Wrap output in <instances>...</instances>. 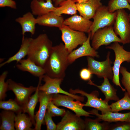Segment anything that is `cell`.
<instances>
[{
  "label": "cell",
  "mask_w": 130,
  "mask_h": 130,
  "mask_svg": "<svg viewBox=\"0 0 130 130\" xmlns=\"http://www.w3.org/2000/svg\"><path fill=\"white\" fill-rule=\"evenodd\" d=\"M77 3H81L86 1L89 0H71Z\"/></svg>",
  "instance_id": "41"
},
{
  "label": "cell",
  "mask_w": 130,
  "mask_h": 130,
  "mask_svg": "<svg viewBox=\"0 0 130 130\" xmlns=\"http://www.w3.org/2000/svg\"><path fill=\"white\" fill-rule=\"evenodd\" d=\"M85 121L80 117L67 110L57 125L56 130H83L85 129Z\"/></svg>",
  "instance_id": "13"
},
{
  "label": "cell",
  "mask_w": 130,
  "mask_h": 130,
  "mask_svg": "<svg viewBox=\"0 0 130 130\" xmlns=\"http://www.w3.org/2000/svg\"><path fill=\"white\" fill-rule=\"evenodd\" d=\"M101 0H89L76 4L80 15L88 20L92 18L98 9L102 5Z\"/></svg>",
  "instance_id": "17"
},
{
  "label": "cell",
  "mask_w": 130,
  "mask_h": 130,
  "mask_svg": "<svg viewBox=\"0 0 130 130\" xmlns=\"http://www.w3.org/2000/svg\"><path fill=\"white\" fill-rule=\"evenodd\" d=\"M59 6L56 7L52 12L56 14L61 16L62 14L73 15L77 13V9L76 4L71 0H67L62 3Z\"/></svg>",
  "instance_id": "28"
},
{
  "label": "cell",
  "mask_w": 130,
  "mask_h": 130,
  "mask_svg": "<svg viewBox=\"0 0 130 130\" xmlns=\"http://www.w3.org/2000/svg\"><path fill=\"white\" fill-rule=\"evenodd\" d=\"M0 108L11 111L17 114L23 112V108L14 99H10L6 101H0Z\"/></svg>",
  "instance_id": "30"
},
{
  "label": "cell",
  "mask_w": 130,
  "mask_h": 130,
  "mask_svg": "<svg viewBox=\"0 0 130 130\" xmlns=\"http://www.w3.org/2000/svg\"><path fill=\"white\" fill-rule=\"evenodd\" d=\"M69 92L72 94H79L86 97L87 98V101L85 104H84V106L95 108L97 110L100 111L102 114L111 112L108 102L98 98V92L97 91H94L89 94L78 89L73 90L70 89Z\"/></svg>",
  "instance_id": "12"
},
{
  "label": "cell",
  "mask_w": 130,
  "mask_h": 130,
  "mask_svg": "<svg viewBox=\"0 0 130 130\" xmlns=\"http://www.w3.org/2000/svg\"><path fill=\"white\" fill-rule=\"evenodd\" d=\"M20 70L28 72L33 76L39 78L46 74L45 68L36 64L29 58L22 59L16 65Z\"/></svg>",
  "instance_id": "19"
},
{
  "label": "cell",
  "mask_w": 130,
  "mask_h": 130,
  "mask_svg": "<svg viewBox=\"0 0 130 130\" xmlns=\"http://www.w3.org/2000/svg\"><path fill=\"white\" fill-rule=\"evenodd\" d=\"M91 33H88V38L86 41L78 49L74 50L69 53L68 57L69 63L70 64L77 59L85 56L99 58L98 53L95 50L90 44Z\"/></svg>",
  "instance_id": "14"
},
{
  "label": "cell",
  "mask_w": 130,
  "mask_h": 130,
  "mask_svg": "<svg viewBox=\"0 0 130 130\" xmlns=\"http://www.w3.org/2000/svg\"><path fill=\"white\" fill-rule=\"evenodd\" d=\"M98 120L86 119L85 120V129L88 130H105L107 127L104 124L100 123Z\"/></svg>",
  "instance_id": "32"
},
{
  "label": "cell",
  "mask_w": 130,
  "mask_h": 130,
  "mask_svg": "<svg viewBox=\"0 0 130 130\" xmlns=\"http://www.w3.org/2000/svg\"><path fill=\"white\" fill-rule=\"evenodd\" d=\"M52 116L47 110L46 112L44 118L47 130H56L57 125L54 123L52 119Z\"/></svg>",
  "instance_id": "36"
},
{
  "label": "cell",
  "mask_w": 130,
  "mask_h": 130,
  "mask_svg": "<svg viewBox=\"0 0 130 130\" xmlns=\"http://www.w3.org/2000/svg\"><path fill=\"white\" fill-rule=\"evenodd\" d=\"M47 110L50 113L52 117L59 116L63 117L66 112L65 109L58 108L51 101H50L48 104Z\"/></svg>",
  "instance_id": "35"
},
{
  "label": "cell",
  "mask_w": 130,
  "mask_h": 130,
  "mask_svg": "<svg viewBox=\"0 0 130 130\" xmlns=\"http://www.w3.org/2000/svg\"><path fill=\"white\" fill-rule=\"evenodd\" d=\"M63 79L51 77L46 74L44 75L42 80L44 82L43 85H40L39 91H43L48 94H62L73 98L76 100L83 101V97L71 94L63 90L60 85Z\"/></svg>",
  "instance_id": "10"
},
{
  "label": "cell",
  "mask_w": 130,
  "mask_h": 130,
  "mask_svg": "<svg viewBox=\"0 0 130 130\" xmlns=\"http://www.w3.org/2000/svg\"><path fill=\"white\" fill-rule=\"evenodd\" d=\"M104 78L103 82L100 85L95 84L91 80L89 81L88 84L96 86L105 95V98L104 100L106 102H108L110 100L116 101L119 100V98L117 94V90L110 84L108 78Z\"/></svg>",
  "instance_id": "23"
},
{
  "label": "cell",
  "mask_w": 130,
  "mask_h": 130,
  "mask_svg": "<svg viewBox=\"0 0 130 130\" xmlns=\"http://www.w3.org/2000/svg\"><path fill=\"white\" fill-rule=\"evenodd\" d=\"M8 72L7 71L4 72L0 76V101L5 100L6 95V92L8 91V84L5 79L7 76Z\"/></svg>",
  "instance_id": "33"
},
{
  "label": "cell",
  "mask_w": 130,
  "mask_h": 130,
  "mask_svg": "<svg viewBox=\"0 0 130 130\" xmlns=\"http://www.w3.org/2000/svg\"><path fill=\"white\" fill-rule=\"evenodd\" d=\"M30 7L33 15L40 16L54 11L56 7L52 3V0H32Z\"/></svg>",
  "instance_id": "20"
},
{
  "label": "cell",
  "mask_w": 130,
  "mask_h": 130,
  "mask_svg": "<svg viewBox=\"0 0 130 130\" xmlns=\"http://www.w3.org/2000/svg\"><path fill=\"white\" fill-rule=\"evenodd\" d=\"M67 0H56L55 1V5L56 6H58L62 2Z\"/></svg>",
  "instance_id": "40"
},
{
  "label": "cell",
  "mask_w": 130,
  "mask_h": 130,
  "mask_svg": "<svg viewBox=\"0 0 130 130\" xmlns=\"http://www.w3.org/2000/svg\"><path fill=\"white\" fill-rule=\"evenodd\" d=\"M31 12H28L24 14L22 16L19 17L15 20L20 25L22 29V38H24L26 32L34 35L35 31V26L37 24L36 18Z\"/></svg>",
  "instance_id": "18"
},
{
  "label": "cell",
  "mask_w": 130,
  "mask_h": 130,
  "mask_svg": "<svg viewBox=\"0 0 130 130\" xmlns=\"http://www.w3.org/2000/svg\"><path fill=\"white\" fill-rule=\"evenodd\" d=\"M90 112L92 114L96 116L98 120L109 122L125 121L130 122V112L122 113L109 112L104 114H100L96 110H93Z\"/></svg>",
  "instance_id": "22"
},
{
  "label": "cell",
  "mask_w": 130,
  "mask_h": 130,
  "mask_svg": "<svg viewBox=\"0 0 130 130\" xmlns=\"http://www.w3.org/2000/svg\"><path fill=\"white\" fill-rule=\"evenodd\" d=\"M33 124L31 118L23 112L19 113L16 115L15 119V128L16 130H32Z\"/></svg>",
  "instance_id": "27"
},
{
  "label": "cell",
  "mask_w": 130,
  "mask_h": 130,
  "mask_svg": "<svg viewBox=\"0 0 130 130\" xmlns=\"http://www.w3.org/2000/svg\"><path fill=\"white\" fill-rule=\"evenodd\" d=\"M117 42H114L110 46L106 47L107 49L113 50L115 53V59L112 67L113 76L112 79L113 83L120 87L122 91H125L126 89L123 88L120 83L119 78V70L121 64L126 61L130 62V51H128L124 49Z\"/></svg>",
  "instance_id": "3"
},
{
  "label": "cell",
  "mask_w": 130,
  "mask_h": 130,
  "mask_svg": "<svg viewBox=\"0 0 130 130\" xmlns=\"http://www.w3.org/2000/svg\"><path fill=\"white\" fill-rule=\"evenodd\" d=\"M117 15L114 23L116 34L120 36L123 44L130 43V19L129 14L124 9L116 11Z\"/></svg>",
  "instance_id": "4"
},
{
  "label": "cell",
  "mask_w": 130,
  "mask_h": 130,
  "mask_svg": "<svg viewBox=\"0 0 130 130\" xmlns=\"http://www.w3.org/2000/svg\"><path fill=\"white\" fill-rule=\"evenodd\" d=\"M91 39V46L96 51L103 45L107 46L115 42L121 43V40L115 33L112 26L98 29Z\"/></svg>",
  "instance_id": "9"
},
{
  "label": "cell",
  "mask_w": 130,
  "mask_h": 130,
  "mask_svg": "<svg viewBox=\"0 0 130 130\" xmlns=\"http://www.w3.org/2000/svg\"><path fill=\"white\" fill-rule=\"evenodd\" d=\"M113 130H130V124H121L113 128Z\"/></svg>",
  "instance_id": "39"
},
{
  "label": "cell",
  "mask_w": 130,
  "mask_h": 130,
  "mask_svg": "<svg viewBox=\"0 0 130 130\" xmlns=\"http://www.w3.org/2000/svg\"><path fill=\"white\" fill-rule=\"evenodd\" d=\"M74 99L70 96L57 94H52L51 101L57 106H62L68 108L78 116H90L91 113L85 111L83 108L84 104L79 100L75 101Z\"/></svg>",
  "instance_id": "8"
},
{
  "label": "cell",
  "mask_w": 130,
  "mask_h": 130,
  "mask_svg": "<svg viewBox=\"0 0 130 130\" xmlns=\"http://www.w3.org/2000/svg\"><path fill=\"white\" fill-rule=\"evenodd\" d=\"M5 7L16 9H17V5L15 2L13 0H0V7Z\"/></svg>",
  "instance_id": "38"
},
{
  "label": "cell",
  "mask_w": 130,
  "mask_h": 130,
  "mask_svg": "<svg viewBox=\"0 0 130 130\" xmlns=\"http://www.w3.org/2000/svg\"><path fill=\"white\" fill-rule=\"evenodd\" d=\"M128 1L129 3H130V0H128Z\"/></svg>",
  "instance_id": "42"
},
{
  "label": "cell",
  "mask_w": 130,
  "mask_h": 130,
  "mask_svg": "<svg viewBox=\"0 0 130 130\" xmlns=\"http://www.w3.org/2000/svg\"><path fill=\"white\" fill-rule=\"evenodd\" d=\"M37 24L48 27L61 28L64 25V20L61 16L57 15L52 12L43 15L37 16L36 18Z\"/></svg>",
  "instance_id": "21"
},
{
  "label": "cell",
  "mask_w": 130,
  "mask_h": 130,
  "mask_svg": "<svg viewBox=\"0 0 130 130\" xmlns=\"http://www.w3.org/2000/svg\"><path fill=\"white\" fill-rule=\"evenodd\" d=\"M43 76L39 78V81L34 93L31 96L27 103L23 108L24 113H27L31 118L33 125H35L34 110L38 102H39V88Z\"/></svg>",
  "instance_id": "25"
},
{
  "label": "cell",
  "mask_w": 130,
  "mask_h": 130,
  "mask_svg": "<svg viewBox=\"0 0 130 130\" xmlns=\"http://www.w3.org/2000/svg\"><path fill=\"white\" fill-rule=\"evenodd\" d=\"M129 17L130 19V14H129Z\"/></svg>",
  "instance_id": "43"
},
{
  "label": "cell",
  "mask_w": 130,
  "mask_h": 130,
  "mask_svg": "<svg viewBox=\"0 0 130 130\" xmlns=\"http://www.w3.org/2000/svg\"><path fill=\"white\" fill-rule=\"evenodd\" d=\"M6 81L8 84V91H11L14 93L15 95V99L23 108L27 103L31 94L36 91L37 87L31 86L26 87L10 79Z\"/></svg>",
  "instance_id": "11"
},
{
  "label": "cell",
  "mask_w": 130,
  "mask_h": 130,
  "mask_svg": "<svg viewBox=\"0 0 130 130\" xmlns=\"http://www.w3.org/2000/svg\"><path fill=\"white\" fill-rule=\"evenodd\" d=\"M1 123L0 130H15V119L16 115L14 112L4 110L0 114Z\"/></svg>",
  "instance_id": "26"
},
{
  "label": "cell",
  "mask_w": 130,
  "mask_h": 130,
  "mask_svg": "<svg viewBox=\"0 0 130 130\" xmlns=\"http://www.w3.org/2000/svg\"><path fill=\"white\" fill-rule=\"evenodd\" d=\"M117 12H109L107 6L102 5L97 10L93 18V21L89 32L91 33V39L95 32L99 29L112 26L115 22Z\"/></svg>",
  "instance_id": "6"
},
{
  "label": "cell",
  "mask_w": 130,
  "mask_h": 130,
  "mask_svg": "<svg viewBox=\"0 0 130 130\" xmlns=\"http://www.w3.org/2000/svg\"><path fill=\"white\" fill-rule=\"evenodd\" d=\"M32 39V38L25 37L22 38L21 44L18 51L6 61L0 64V67H1L5 65L14 61H16L17 63H19L27 55L29 46Z\"/></svg>",
  "instance_id": "24"
},
{
  "label": "cell",
  "mask_w": 130,
  "mask_h": 130,
  "mask_svg": "<svg viewBox=\"0 0 130 130\" xmlns=\"http://www.w3.org/2000/svg\"><path fill=\"white\" fill-rule=\"evenodd\" d=\"M53 0L54 1H55L56 0Z\"/></svg>",
  "instance_id": "44"
},
{
  "label": "cell",
  "mask_w": 130,
  "mask_h": 130,
  "mask_svg": "<svg viewBox=\"0 0 130 130\" xmlns=\"http://www.w3.org/2000/svg\"><path fill=\"white\" fill-rule=\"evenodd\" d=\"M110 52L108 51L106 60L102 61L95 60L93 57L88 56L87 58L88 68L92 74H94L99 78H107L112 79L113 74L112 62L110 58Z\"/></svg>",
  "instance_id": "7"
},
{
  "label": "cell",
  "mask_w": 130,
  "mask_h": 130,
  "mask_svg": "<svg viewBox=\"0 0 130 130\" xmlns=\"http://www.w3.org/2000/svg\"><path fill=\"white\" fill-rule=\"evenodd\" d=\"M92 22L90 20L76 14L65 20L63 24L73 30L89 33Z\"/></svg>",
  "instance_id": "16"
},
{
  "label": "cell",
  "mask_w": 130,
  "mask_h": 130,
  "mask_svg": "<svg viewBox=\"0 0 130 130\" xmlns=\"http://www.w3.org/2000/svg\"><path fill=\"white\" fill-rule=\"evenodd\" d=\"M92 74L91 72L88 68H82L79 72L80 78L84 81H89L91 80Z\"/></svg>",
  "instance_id": "37"
},
{
  "label": "cell",
  "mask_w": 130,
  "mask_h": 130,
  "mask_svg": "<svg viewBox=\"0 0 130 130\" xmlns=\"http://www.w3.org/2000/svg\"><path fill=\"white\" fill-rule=\"evenodd\" d=\"M52 94H48L39 91V110L35 115V125L34 130H40L44 122V118L49 103L51 100Z\"/></svg>",
  "instance_id": "15"
},
{
  "label": "cell",
  "mask_w": 130,
  "mask_h": 130,
  "mask_svg": "<svg viewBox=\"0 0 130 130\" xmlns=\"http://www.w3.org/2000/svg\"><path fill=\"white\" fill-rule=\"evenodd\" d=\"M119 72L122 76V83L130 97V72L127 71L126 67L123 66L120 67Z\"/></svg>",
  "instance_id": "34"
},
{
  "label": "cell",
  "mask_w": 130,
  "mask_h": 130,
  "mask_svg": "<svg viewBox=\"0 0 130 130\" xmlns=\"http://www.w3.org/2000/svg\"><path fill=\"white\" fill-rule=\"evenodd\" d=\"M61 32V39L69 53L79 45H82L87 40L85 33L73 30L63 25L59 28Z\"/></svg>",
  "instance_id": "5"
},
{
  "label": "cell",
  "mask_w": 130,
  "mask_h": 130,
  "mask_svg": "<svg viewBox=\"0 0 130 130\" xmlns=\"http://www.w3.org/2000/svg\"><path fill=\"white\" fill-rule=\"evenodd\" d=\"M69 53L62 43L53 46L44 67L46 74L52 78L64 79L70 65L68 59Z\"/></svg>",
  "instance_id": "1"
},
{
  "label": "cell",
  "mask_w": 130,
  "mask_h": 130,
  "mask_svg": "<svg viewBox=\"0 0 130 130\" xmlns=\"http://www.w3.org/2000/svg\"><path fill=\"white\" fill-rule=\"evenodd\" d=\"M107 7L111 13L124 9H127L130 11V5L128 0H110Z\"/></svg>",
  "instance_id": "31"
},
{
  "label": "cell",
  "mask_w": 130,
  "mask_h": 130,
  "mask_svg": "<svg viewBox=\"0 0 130 130\" xmlns=\"http://www.w3.org/2000/svg\"><path fill=\"white\" fill-rule=\"evenodd\" d=\"M53 46L52 41L46 33L32 38L29 46L27 58L37 65L44 68Z\"/></svg>",
  "instance_id": "2"
},
{
  "label": "cell",
  "mask_w": 130,
  "mask_h": 130,
  "mask_svg": "<svg viewBox=\"0 0 130 130\" xmlns=\"http://www.w3.org/2000/svg\"><path fill=\"white\" fill-rule=\"evenodd\" d=\"M111 112H118L124 110H130V97L126 92L122 99L110 105Z\"/></svg>",
  "instance_id": "29"
}]
</instances>
